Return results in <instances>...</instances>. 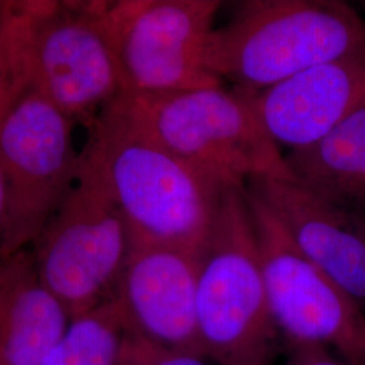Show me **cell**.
<instances>
[{
	"mask_svg": "<svg viewBox=\"0 0 365 365\" xmlns=\"http://www.w3.org/2000/svg\"><path fill=\"white\" fill-rule=\"evenodd\" d=\"M110 107L148 138L222 182H294L286 157L242 92L222 86L178 92L125 91Z\"/></svg>",
	"mask_w": 365,
	"mask_h": 365,
	"instance_id": "277c9868",
	"label": "cell"
},
{
	"mask_svg": "<svg viewBox=\"0 0 365 365\" xmlns=\"http://www.w3.org/2000/svg\"><path fill=\"white\" fill-rule=\"evenodd\" d=\"M71 317L22 250L0 261V365H41Z\"/></svg>",
	"mask_w": 365,
	"mask_h": 365,
	"instance_id": "4fadbf2b",
	"label": "cell"
},
{
	"mask_svg": "<svg viewBox=\"0 0 365 365\" xmlns=\"http://www.w3.org/2000/svg\"><path fill=\"white\" fill-rule=\"evenodd\" d=\"M87 131L78 175L114 203L131 245L202 250L230 184L152 141L110 106Z\"/></svg>",
	"mask_w": 365,
	"mask_h": 365,
	"instance_id": "6da1fadb",
	"label": "cell"
},
{
	"mask_svg": "<svg viewBox=\"0 0 365 365\" xmlns=\"http://www.w3.org/2000/svg\"><path fill=\"white\" fill-rule=\"evenodd\" d=\"M200 253L131 245L113 295L129 329L158 346L205 356L196 314Z\"/></svg>",
	"mask_w": 365,
	"mask_h": 365,
	"instance_id": "30bf717a",
	"label": "cell"
},
{
	"mask_svg": "<svg viewBox=\"0 0 365 365\" xmlns=\"http://www.w3.org/2000/svg\"><path fill=\"white\" fill-rule=\"evenodd\" d=\"M289 240L365 312V218L349 214L292 180L248 182Z\"/></svg>",
	"mask_w": 365,
	"mask_h": 365,
	"instance_id": "7c38bea8",
	"label": "cell"
},
{
	"mask_svg": "<svg viewBox=\"0 0 365 365\" xmlns=\"http://www.w3.org/2000/svg\"><path fill=\"white\" fill-rule=\"evenodd\" d=\"M284 365H356L324 345L287 341Z\"/></svg>",
	"mask_w": 365,
	"mask_h": 365,
	"instance_id": "ac0fdd59",
	"label": "cell"
},
{
	"mask_svg": "<svg viewBox=\"0 0 365 365\" xmlns=\"http://www.w3.org/2000/svg\"><path fill=\"white\" fill-rule=\"evenodd\" d=\"M120 365H209L205 356L172 351L148 341L128 327Z\"/></svg>",
	"mask_w": 365,
	"mask_h": 365,
	"instance_id": "2e32d148",
	"label": "cell"
},
{
	"mask_svg": "<svg viewBox=\"0 0 365 365\" xmlns=\"http://www.w3.org/2000/svg\"><path fill=\"white\" fill-rule=\"evenodd\" d=\"M284 157L294 182L365 218V106L321 141Z\"/></svg>",
	"mask_w": 365,
	"mask_h": 365,
	"instance_id": "5bb4252c",
	"label": "cell"
},
{
	"mask_svg": "<svg viewBox=\"0 0 365 365\" xmlns=\"http://www.w3.org/2000/svg\"><path fill=\"white\" fill-rule=\"evenodd\" d=\"M365 51V19L339 0H248L214 29L206 64L235 91L256 93Z\"/></svg>",
	"mask_w": 365,
	"mask_h": 365,
	"instance_id": "3957f363",
	"label": "cell"
},
{
	"mask_svg": "<svg viewBox=\"0 0 365 365\" xmlns=\"http://www.w3.org/2000/svg\"><path fill=\"white\" fill-rule=\"evenodd\" d=\"M197 330L217 365H274L279 329L269 309L247 185H227L200 253Z\"/></svg>",
	"mask_w": 365,
	"mask_h": 365,
	"instance_id": "5b68a950",
	"label": "cell"
},
{
	"mask_svg": "<svg viewBox=\"0 0 365 365\" xmlns=\"http://www.w3.org/2000/svg\"><path fill=\"white\" fill-rule=\"evenodd\" d=\"M0 29H1V1H0Z\"/></svg>",
	"mask_w": 365,
	"mask_h": 365,
	"instance_id": "d6986e66",
	"label": "cell"
},
{
	"mask_svg": "<svg viewBox=\"0 0 365 365\" xmlns=\"http://www.w3.org/2000/svg\"><path fill=\"white\" fill-rule=\"evenodd\" d=\"M103 1H1L0 53L27 88L88 129L123 92Z\"/></svg>",
	"mask_w": 365,
	"mask_h": 365,
	"instance_id": "7a4b0ae2",
	"label": "cell"
},
{
	"mask_svg": "<svg viewBox=\"0 0 365 365\" xmlns=\"http://www.w3.org/2000/svg\"><path fill=\"white\" fill-rule=\"evenodd\" d=\"M76 125L37 92L27 90L0 120V167L6 209L0 225V261L25 250L78 182Z\"/></svg>",
	"mask_w": 365,
	"mask_h": 365,
	"instance_id": "8992f818",
	"label": "cell"
},
{
	"mask_svg": "<svg viewBox=\"0 0 365 365\" xmlns=\"http://www.w3.org/2000/svg\"><path fill=\"white\" fill-rule=\"evenodd\" d=\"M245 95L274 144L289 150L307 148L364 107L365 51Z\"/></svg>",
	"mask_w": 365,
	"mask_h": 365,
	"instance_id": "8fae6325",
	"label": "cell"
},
{
	"mask_svg": "<svg viewBox=\"0 0 365 365\" xmlns=\"http://www.w3.org/2000/svg\"><path fill=\"white\" fill-rule=\"evenodd\" d=\"M128 324L114 298L71 319L41 365H120Z\"/></svg>",
	"mask_w": 365,
	"mask_h": 365,
	"instance_id": "9a60e30c",
	"label": "cell"
},
{
	"mask_svg": "<svg viewBox=\"0 0 365 365\" xmlns=\"http://www.w3.org/2000/svg\"><path fill=\"white\" fill-rule=\"evenodd\" d=\"M222 1H103L102 18L123 92H178L221 87L206 64Z\"/></svg>",
	"mask_w": 365,
	"mask_h": 365,
	"instance_id": "52a82bcc",
	"label": "cell"
},
{
	"mask_svg": "<svg viewBox=\"0 0 365 365\" xmlns=\"http://www.w3.org/2000/svg\"><path fill=\"white\" fill-rule=\"evenodd\" d=\"M130 249L128 225L114 203L78 175L31 256L41 282L72 319L113 298Z\"/></svg>",
	"mask_w": 365,
	"mask_h": 365,
	"instance_id": "ba28073f",
	"label": "cell"
},
{
	"mask_svg": "<svg viewBox=\"0 0 365 365\" xmlns=\"http://www.w3.org/2000/svg\"><path fill=\"white\" fill-rule=\"evenodd\" d=\"M27 91L26 84L16 75L13 66L0 54V120L7 113V110L14 105V102ZM6 209V182L3 170L0 167V225L3 221Z\"/></svg>",
	"mask_w": 365,
	"mask_h": 365,
	"instance_id": "e0dca14e",
	"label": "cell"
},
{
	"mask_svg": "<svg viewBox=\"0 0 365 365\" xmlns=\"http://www.w3.org/2000/svg\"><path fill=\"white\" fill-rule=\"evenodd\" d=\"M269 309L286 341L324 345L365 365V312L307 260L272 211L247 187Z\"/></svg>",
	"mask_w": 365,
	"mask_h": 365,
	"instance_id": "9c48e42d",
	"label": "cell"
}]
</instances>
